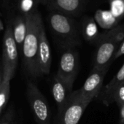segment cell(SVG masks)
Segmentation results:
<instances>
[{
	"label": "cell",
	"mask_w": 124,
	"mask_h": 124,
	"mask_svg": "<svg viewBox=\"0 0 124 124\" xmlns=\"http://www.w3.org/2000/svg\"><path fill=\"white\" fill-rule=\"evenodd\" d=\"M10 22L13 26L14 39L18 45V50L21 51L27 33L26 16L21 14H17L13 18V19L10 20Z\"/></svg>",
	"instance_id": "cell-14"
},
{
	"label": "cell",
	"mask_w": 124,
	"mask_h": 124,
	"mask_svg": "<svg viewBox=\"0 0 124 124\" xmlns=\"http://www.w3.org/2000/svg\"><path fill=\"white\" fill-rule=\"evenodd\" d=\"M0 124H13L12 116L10 112L6 113L4 116H2L0 118Z\"/></svg>",
	"instance_id": "cell-20"
},
{
	"label": "cell",
	"mask_w": 124,
	"mask_h": 124,
	"mask_svg": "<svg viewBox=\"0 0 124 124\" xmlns=\"http://www.w3.org/2000/svg\"><path fill=\"white\" fill-rule=\"evenodd\" d=\"M80 34L83 39L91 43L96 44L101 33L98 29V24L93 17L84 16L79 23Z\"/></svg>",
	"instance_id": "cell-11"
},
{
	"label": "cell",
	"mask_w": 124,
	"mask_h": 124,
	"mask_svg": "<svg viewBox=\"0 0 124 124\" xmlns=\"http://www.w3.org/2000/svg\"><path fill=\"white\" fill-rule=\"evenodd\" d=\"M109 67L101 68H93L90 75L85 80L80 89L83 98L91 103L99 95L104 82V77L108 71Z\"/></svg>",
	"instance_id": "cell-8"
},
{
	"label": "cell",
	"mask_w": 124,
	"mask_h": 124,
	"mask_svg": "<svg viewBox=\"0 0 124 124\" xmlns=\"http://www.w3.org/2000/svg\"><path fill=\"white\" fill-rule=\"evenodd\" d=\"M26 94L37 124H50V110L49 104L36 84L32 82L27 83Z\"/></svg>",
	"instance_id": "cell-7"
},
{
	"label": "cell",
	"mask_w": 124,
	"mask_h": 124,
	"mask_svg": "<svg viewBox=\"0 0 124 124\" xmlns=\"http://www.w3.org/2000/svg\"><path fill=\"white\" fill-rule=\"evenodd\" d=\"M18 64V47L13 37V26L10 21L6 23L2 41L3 78L12 80L17 69Z\"/></svg>",
	"instance_id": "cell-5"
},
{
	"label": "cell",
	"mask_w": 124,
	"mask_h": 124,
	"mask_svg": "<svg viewBox=\"0 0 124 124\" xmlns=\"http://www.w3.org/2000/svg\"><path fill=\"white\" fill-rule=\"evenodd\" d=\"M124 39V23L100 34L96 45L93 68L109 67L112 58Z\"/></svg>",
	"instance_id": "cell-3"
},
{
	"label": "cell",
	"mask_w": 124,
	"mask_h": 124,
	"mask_svg": "<svg viewBox=\"0 0 124 124\" xmlns=\"http://www.w3.org/2000/svg\"><path fill=\"white\" fill-rule=\"evenodd\" d=\"M124 55V39L123 40V42H122L121 44L120 45V46H119L117 50L116 51L115 54L114 55V56H113V58H112V61H114V60H115V59L120 58V56H122V55Z\"/></svg>",
	"instance_id": "cell-21"
},
{
	"label": "cell",
	"mask_w": 124,
	"mask_h": 124,
	"mask_svg": "<svg viewBox=\"0 0 124 124\" xmlns=\"http://www.w3.org/2000/svg\"><path fill=\"white\" fill-rule=\"evenodd\" d=\"M48 23L58 47L64 50L67 48H77L81 45V34L79 23L74 18L55 10H49Z\"/></svg>",
	"instance_id": "cell-1"
},
{
	"label": "cell",
	"mask_w": 124,
	"mask_h": 124,
	"mask_svg": "<svg viewBox=\"0 0 124 124\" xmlns=\"http://www.w3.org/2000/svg\"><path fill=\"white\" fill-rule=\"evenodd\" d=\"M109 11L120 23L124 18V0H109Z\"/></svg>",
	"instance_id": "cell-18"
},
{
	"label": "cell",
	"mask_w": 124,
	"mask_h": 124,
	"mask_svg": "<svg viewBox=\"0 0 124 124\" xmlns=\"http://www.w3.org/2000/svg\"><path fill=\"white\" fill-rule=\"evenodd\" d=\"M89 104L83 98L80 89L72 91L63 108L58 112L55 124H79Z\"/></svg>",
	"instance_id": "cell-4"
},
{
	"label": "cell",
	"mask_w": 124,
	"mask_h": 124,
	"mask_svg": "<svg viewBox=\"0 0 124 124\" xmlns=\"http://www.w3.org/2000/svg\"><path fill=\"white\" fill-rule=\"evenodd\" d=\"M0 15L2 16V12H1V10H0Z\"/></svg>",
	"instance_id": "cell-24"
},
{
	"label": "cell",
	"mask_w": 124,
	"mask_h": 124,
	"mask_svg": "<svg viewBox=\"0 0 124 124\" xmlns=\"http://www.w3.org/2000/svg\"><path fill=\"white\" fill-rule=\"evenodd\" d=\"M120 123L124 124V105L120 107Z\"/></svg>",
	"instance_id": "cell-22"
},
{
	"label": "cell",
	"mask_w": 124,
	"mask_h": 124,
	"mask_svg": "<svg viewBox=\"0 0 124 124\" xmlns=\"http://www.w3.org/2000/svg\"><path fill=\"white\" fill-rule=\"evenodd\" d=\"M124 81V64L120 68L118 72L115 74V75L112 78V79L104 86L102 88L99 95L97 98L101 101V102L105 106L110 105L109 101L111 96L117 88V87Z\"/></svg>",
	"instance_id": "cell-13"
},
{
	"label": "cell",
	"mask_w": 124,
	"mask_h": 124,
	"mask_svg": "<svg viewBox=\"0 0 124 124\" xmlns=\"http://www.w3.org/2000/svg\"><path fill=\"white\" fill-rule=\"evenodd\" d=\"M27 33L21 53L23 64L28 73L33 78L41 75L38 66V47L40 28L43 23L39 11L26 16Z\"/></svg>",
	"instance_id": "cell-2"
},
{
	"label": "cell",
	"mask_w": 124,
	"mask_h": 124,
	"mask_svg": "<svg viewBox=\"0 0 124 124\" xmlns=\"http://www.w3.org/2000/svg\"><path fill=\"white\" fill-rule=\"evenodd\" d=\"M51 93L53 97L57 104L58 112L63 108L67 102L70 93L68 91L67 88L64 83L57 75H54L51 83Z\"/></svg>",
	"instance_id": "cell-12"
},
{
	"label": "cell",
	"mask_w": 124,
	"mask_h": 124,
	"mask_svg": "<svg viewBox=\"0 0 124 124\" xmlns=\"http://www.w3.org/2000/svg\"><path fill=\"white\" fill-rule=\"evenodd\" d=\"M90 0H49L47 8L67 16H80L86 9Z\"/></svg>",
	"instance_id": "cell-9"
},
{
	"label": "cell",
	"mask_w": 124,
	"mask_h": 124,
	"mask_svg": "<svg viewBox=\"0 0 124 124\" xmlns=\"http://www.w3.org/2000/svg\"><path fill=\"white\" fill-rule=\"evenodd\" d=\"M3 81V73L1 72V70H0V86H1L2 83Z\"/></svg>",
	"instance_id": "cell-23"
},
{
	"label": "cell",
	"mask_w": 124,
	"mask_h": 124,
	"mask_svg": "<svg viewBox=\"0 0 124 124\" xmlns=\"http://www.w3.org/2000/svg\"><path fill=\"white\" fill-rule=\"evenodd\" d=\"M80 67L79 52L75 47L62 50L58 64L57 75L66 85L68 91L72 92Z\"/></svg>",
	"instance_id": "cell-6"
},
{
	"label": "cell",
	"mask_w": 124,
	"mask_h": 124,
	"mask_svg": "<svg viewBox=\"0 0 124 124\" xmlns=\"http://www.w3.org/2000/svg\"><path fill=\"white\" fill-rule=\"evenodd\" d=\"M114 102L117 104L119 108L124 105V81L117 87L111 96L109 104Z\"/></svg>",
	"instance_id": "cell-19"
},
{
	"label": "cell",
	"mask_w": 124,
	"mask_h": 124,
	"mask_svg": "<svg viewBox=\"0 0 124 124\" xmlns=\"http://www.w3.org/2000/svg\"><path fill=\"white\" fill-rule=\"evenodd\" d=\"M37 57L38 66L41 75H49L52 64V55L44 23L42 24L40 28Z\"/></svg>",
	"instance_id": "cell-10"
},
{
	"label": "cell",
	"mask_w": 124,
	"mask_h": 124,
	"mask_svg": "<svg viewBox=\"0 0 124 124\" xmlns=\"http://www.w3.org/2000/svg\"><path fill=\"white\" fill-rule=\"evenodd\" d=\"M10 80L9 78H3L0 86V118L10 97Z\"/></svg>",
	"instance_id": "cell-17"
},
{
	"label": "cell",
	"mask_w": 124,
	"mask_h": 124,
	"mask_svg": "<svg viewBox=\"0 0 124 124\" xmlns=\"http://www.w3.org/2000/svg\"><path fill=\"white\" fill-rule=\"evenodd\" d=\"M49 0H16V11L18 14L28 16L38 11L40 5L47 7Z\"/></svg>",
	"instance_id": "cell-15"
},
{
	"label": "cell",
	"mask_w": 124,
	"mask_h": 124,
	"mask_svg": "<svg viewBox=\"0 0 124 124\" xmlns=\"http://www.w3.org/2000/svg\"><path fill=\"white\" fill-rule=\"evenodd\" d=\"M93 18L101 28L106 30H110L119 25L118 21L109 10H97L94 13Z\"/></svg>",
	"instance_id": "cell-16"
}]
</instances>
